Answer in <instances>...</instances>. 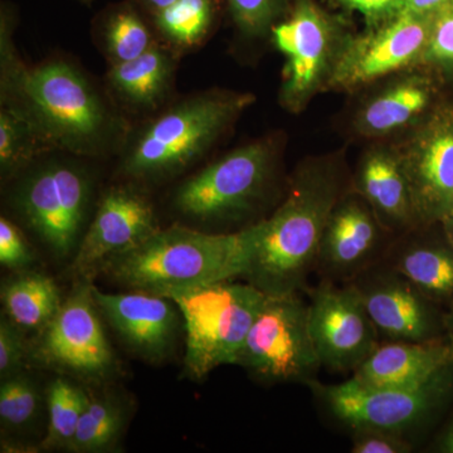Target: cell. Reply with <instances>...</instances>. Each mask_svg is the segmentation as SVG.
Returning a JSON list of instances; mask_svg holds the SVG:
<instances>
[{
	"label": "cell",
	"instance_id": "cell-1",
	"mask_svg": "<svg viewBox=\"0 0 453 453\" xmlns=\"http://www.w3.org/2000/svg\"><path fill=\"white\" fill-rule=\"evenodd\" d=\"M14 14L0 12L2 105L20 110L50 150L96 157L116 134V119L88 77L65 61L28 67L14 49Z\"/></svg>",
	"mask_w": 453,
	"mask_h": 453
},
{
	"label": "cell",
	"instance_id": "cell-2",
	"mask_svg": "<svg viewBox=\"0 0 453 453\" xmlns=\"http://www.w3.org/2000/svg\"><path fill=\"white\" fill-rule=\"evenodd\" d=\"M344 155H319L300 164L273 216L255 223V250L246 277L266 295L299 292L318 264L325 226L350 188Z\"/></svg>",
	"mask_w": 453,
	"mask_h": 453
},
{
	"label": "cell",
	"instance_id": "cell-3",
	"mask_svg": "<svg viewBox=\"0 0 453 453\" xmlns=\"http://www.w3.org/2000/svg\"><path fill=\"white\" fill-rule=\"evenodd\" d=\"M255 242L253 225L234 234H207L180 226L160 228L138 249L110 261L100 273L131 291L169 297L244 277Z\"/></svg>",
	"mask_w": 453,
	"mask_h": 453
},
{
	"label": "cell",
	"instance_id": "cell-4",
	"mask_svg": "<svg viewBox=\"0 0 453 453\" xmlns=\"http://www.w3.org/2000/svg\"><path fill=\"white\" fill-rule=\"evenodd\" d=\"M255 100L250 92L216 88L179 101L127 144L122 174L144 181L174 177L213 148Z\"/></svg>",
	"mask_w": 453,
	"mask_h": 453
},
{
	"label": "cell",
	"instance_id": "cell-5",
	"mask_svg": "<svg viewBox=\"0 0 453 453\" xmlns=\"http://www.w3.org/2000/svg\"><path fill=\"white\" fill-rule=\"evenodd\" d=\"M356 33L348 14L324 0H291L268 35L283 57L279 101L286 111L301 113L319 94L329 91Z\"/></svg>",
	"mask_w": 453,
	"mask_h": 453
},
{
	"label": "cell",
	"instance_id": "cell-6",
	"mask_svg": "<svg viewBox=\"0 0 453 453\" xmlns=\"http://www.w3.org/2000/svg\"><path fill=\"white\" fill-rule=\"evenodd\" d=\"M186 329L184 371L193 380L222 365H237L253 320L266 294L251 283L228 280L169 296Z\"/></svg>",
	"mask_w": 453,
	"mask_h": 453
},
{
	"label": "cell",
	"instance_id": "cell-7",
	"mask_svg": "<svg viewBox=\"0 0 453 453\" xmlns=\"http://www.w3.org/2000/svg\"><path fill=\"white\" fill-rule=\"evenodd\" d=\"M277 136L247 142L188 178L174 195L175 210L198 222H235L264 201L275 181Z\"/></svg>",
	"mask_w": 453,
	"mask_h": 453
},
{
	"label": "cell",
	"instance_id": "cell-8",
	"mask_svg": "<svg viewBox=\"0 0 453 453\" xmlns=\"http://www.w3.org/2000/svg\"><path fill=\"white\" fill-rule=\"evenodd\" d=\"M310 388L334 418L357 431L378 429L404 436L422 427L453 393V365L425 383L408 387H369L354 380L339 384L311 380Z\"/></svg>",
	"mask_w": 453,
	"mask_h": 453
},
{
	"label": "cell",
	"instance_id": "cell-9",
	"mask_svg": "<svg viewBox=\"0 0 453 453\" xmlns=\"http://www.w3.org/2000/svg\"><path fill=\"white\" fill-rule=\"evenodd\" d=\"M92 180L82 165L50 160L29 170L13 193L14 210L58 258L82 240Z\"/></svg>",
	"mask_w": 453,
	"mask_h": 453
},
{
	"label": "cell",
	"instance_id": "cell-10",
	"mask_svg": "<svg viewBox=\"0 0 453 453\" xmlns=\"http://www.w3.org/2000/svg\"><path fill=\"white\" fill-rule=\"evenodd\" d=\"M349 134L368 142H396L453 97V83L426 65L405 68L356 92Z\"/></svg>",
	"mask_w": 453,
	"mask_h": 453
},
{
	"label": "cell",
	"instance_id": "cell-11",
	"mask_svg": "<svg viewBox=\"0 0 453 453\" xmlns=\"http://www.w3.org/2000/svg\"><path fill=\"white\" fill-rule=\"evenodd\" d=\"M235 365L265 383L314 380L321 365L299 292L266 295Z\"/></svg>",
	"mask_w": 453,
	"mask_h": 453
},
{
	"label": "cell",
	"instance_id": "cell-12",
	"mask_svg": "<svg viewBox=\"0 0 453 453\" xmlns=\"http://www.w3.org/2000/svg\"><path fill=\"white\" fill-rule=\"evenodd\" d=\"M91 280L80 279L55 318L31 340L29 362L85 380H105L115 357L101 324Z\"/></svg>",
	"mask_w": 453,
	"mask_h": 453
},
{
	"label": "cell",
	"instance_id": "cell-13",
	"mask_svg": "<svg viewBox=\"0 0 453 453\" xmlns=\"http://www.w3.org/2000/svg\"><path fill=\"white\" fill-rule=\"evenodd\" d=\"M434 17L402 12L384 25L356 33L329 91L354 95L405 68L421 65Z\"/></svg>",
	"mask_w": 453,
	"mask_h": 453
},
{
	"label": "cell",
	"instance_id": "cell-14",
	"mask_svg": "<svg viewBox=\"0 0 453 453\" xmlns=\"http://www.w3.org/2000/svg\"><path fill=\"white\" fill-rule=\"evenodd\" d=\"M419 226L453 213V97L421 127L396 140Z\"/></svg>",
	"mask_w": 453,
	"mask_h": 453
},
{
	"label": "cell",
	"instance_id": "cell-15",
	"mask_svg": "<svg viewBox=\"0 0 453 453\" xmlns=\"http://www.w3.org/2000/svg\"><path fill=\"white\" fill-rule=\"evenodd\" d=\"M309 327L321 366L354 372L380 344V336L354 283L324 282L311 294Z\"/></svg>",
	"mask_w": 453,
	"mask_h": 453
},
{
	"label": "cell",
	"instance_id": "cell-16",
	"mask_svg": "<svg viewBox=\"0 0 453 453\" xmlns=\"http://www.w3.org/2000/svg\"><path fill=\"white\" fill-rule=\"evenodd\" d=\"M159 229L153 204L144 195L135 188H110L77 247L73 273L91 280L110 261L138 249Z\"/></svg>",
	"mask_w": 453,
	"mask_h": 453
},
{
	"label": "cell",
	"instance_id": "cell-17",
	"mask_svg": "<svg viewBox=\"0 0 453 453\" xmlns=\"http://www.w3.org/2000/svg\"><path fill=\"white\" fill-rule=\"evenodd\" d=\"M353 282L384 342H425L445 338V314L395 268H368Z\"/></svg>",
	"mask_w": 453,
	"mask_h": 453
},
{
	"label": "cell",
	"instance_id": "cell-18",
	"mask_svg": "<svg viewBox=\"0 0 453 453\" xmlns=\"http://www.w3.org/2000/svg\"><path fill=\"white\" fill-rule=\"evenodd\" d=\"M92 291L100 314L135 356L154 363L169 356L183 319L174 301L142 291Z\"/></svg>",
	"mask_w": 453,
	"mask_h": 453
},
{
	"label": "cell",
	"instance_id": "cell-19",
	"mask_svg": "<svg viewBox=\"0 0 453 453\" xmlns=\"http://www.w3.org/2000/svg\"><path fill=\"white\" fill-rule=\"evenodd\" d=\"M386 232L371 205L350 184L330 214L316 265L339 279L359 276L369 267Z\"/></svg>",
	"mask_w": 453,
	"mask_h": 453
},
{
	"label": "cell",
	"instance_id": "cell-20",
	"mask_svg": "<svg viewBox=\"0 0 453 453\" xmlns=\"http://www.w3.org/2000/svg\"><path fill=\"white\" fill-rule=\"evenodd\" d=\"M351 188L371 205L387 232L407 234L419 228L398 146L369 142L360 155Z\"/></svg>",
	"mask_w": 453,
	"mask_h": 453
},
{
	"label": "cell",
	"instance_id": "cell-21",
	"mask_svg": "<svg viewBox=\"0 0 453 453\" xmlns=\"http://www.w3.org/2000/svg\"><path fill=\"white\" fill-rule=\"evenodd\" d=\"M453 365L446 338L432 342H384L372 350L351 380L369 387H408L425 383Z\"/></svg>",
	"mask_w": 453,
	"mask_h": 453
},
{
	"label": "cell",
	"instance_id": "cell-22",
	"mask_svg": "<svg viewBox=\"0 0 453 453\" xmlns=\"http://www.w3.org/2000/svg\"><path fill=\"white\" fill-rule=\"evenodd\" d=\"M175 53L157 43L144 55L111 65L107 82L119 101L136 111L157 109L172 88Z\"/></svg>",
	"mask_w": 453,
	"mask_h": 453
},
{
	"label": "cell",
	"instance_id": "cell-23",
	"mask_svg": "<svg viewBox=\"0 0 453 453\" xmlns=\"http://www.w3.org/2000/svg\"><path fill=\"white\" fill-rule=\"evenodd\" d=\"M407 234L411 238L396 247L390 267L437 305L453 303V247L445 234L428 238Z\"/></svg>",
	"mask_w": 453,
	"mask_h": 453
},
{
	"label": "cell",
	"instance_id": "cell-24",
	"mask_svg": "<svg viewBox=\"0 0 453 453\" xmlns=\"http://www.w3.org/2000/svg\"><path fill=\"white\" fill-rule=\"evenodd\" d=\"M4 315L25 332L38 333L61 309L55 280L37 271H16L2 285Z\"/></svg>",
	"mask_w": 453,
	"mask_h": 453
},
{
	"label": "cell",
	"instance_id": "cell-25",
	"mask_svg": "<svg viewBox=\"0 0 453 453\" xmlns=\"http://www.w3.org/2000/svg\"><path fill=\"white\" fill-rule=\"evenodd\" d=\"M222 7L223 0H178L149 18L157 37L175 53L207 40Z\"/></svg>",
	"mask_w": 453,
	"mask_h": 453
},
{
	"label": "cell",
	"instance_id": "cell-26",
	"mask_svg": "<svg viewBox=\"0 0 453 453\" xmlns=\"http://www.w3.org/2000/svg\"><path fill=\"white\" fill-rule=\"evenodd\" d=\"M144 14L131 0L104 12L101 41L110 65L138 58L157 43L153 26L146 22Z\"/></svg>",
	"mask_w": 453,
	"mask_h": 453
},
{
	"label": "cell",
	"instance_id": "cell-27",
	"mask_svg": "<svg viewBox=\"0 0 453 453\" xmlns=\"http://www.w3.org/2000/svg\"><path fill=\"white\" fill-rule=\"evenodd\" d=\"M50 149L28 118L9 105L0 109V172L11 178L29 168L38 155Z\"/></svg>",
	"mask_w": 453,
	"mask_h": 453
},
{
	"label": "cell",
	"instance_id": "cell-28",
	"mask_svg": "<svg viewBox=\"0 0 453 453\" xmlns=\"http://www.w3.org/2000/svg\"><path fill=\"white\" fill-rule=\"evenodd\" d=\"M125 425L124 408L109 396H89L83 407L73 452L97 453L113 449Z\"/></svg>",
	"mask_w": 453,
	"mask_h": 453
},
{
	"label": "cell",
	"instance_id": "cell-29",
	"mask_svg": "<svg viewBox=\"0 0 453 453\" xmlns=\"http://www.w3.org/2000/svg\"><path fill=\"white\" fill-rule=\"evenodd\" d=\"M88 395L73 381L58 378L47 390L49 428L42 442L43 449H73L83 407Z\"/></svg>",
	"mask_w": 453,
	"mask_h": 453
},
{
	"label": "cell",
	"instance_id": "cell-30",
	"mask_svg": "<svg viewBox=\"0 0 453 453\" xmlns=\"http://www.w3.org/2000/svg\"><path fill=\"white\" fill-rule=\"evenodd\" d=\"M42 395L40 387L25 371L2 380L0 422L3 429L25 431L38 418Z\"/></svg>",
	"mask_w": 453,
	"mask_h": 453
},
{
	"label": "cell",
	"instance_id": "cell-31",
	"mask_svg": "<svg viewBox=\"0 0 453 453\" xmlns=\"http://www.w3.org/2000/svg\"><path fill=\"white\" fill-rule=\"evenodd\" d=\"M232 22L249 40L268 37L282 19L291 0H225Z\"/></svg>",
	"mask_w": 453,
	"mask_h": 453
},
{
	"label": "cell",
	"instance_id": "cell-32",
	"mask_svg": "<svg viewBox=\"0 0 453 453\" xmlns=\"http://www.w3.org/2000/svg\"><path fill=\"white\" fill-rule=\"evenodd\" d=\"M421 64L453 83V3L434 17Z\"/></svg>",
	"mask_w": 453,
	"mask_h": 453
},
{
	"label": "cell",
	"instance_id": "cell-33",
	"mask_svg": "<svg viewBox=\"0 0 453 453\" xmlns=\"http://www.w3.org/2000/svg\"><path fill=\"white\" fill-rule=\"evenodd\" d=\"M31 340L27 333L4 314L0 319V378L25 371L29 362Z\"/></svg>",
	"mask_w": 453,
	"mask_h": 453
},
{
	"label": "cell",
	"instance_id": "cell-34",
	"mask_svg": "<svg viewBox=\"0 0 453 453\" xmlns=\"http://www.w3.org/2000/svg\"><path fill=\"white\" fill-rule=\"evenodd\" d=\"M329 7L363 18L365 29L384 25L403 12L405 0H324Z\"/></svg>",
	"mask_w": 453,
	"mask_h": 453
},
{
	"label": "cell",
	"instance_id": "cell-35",
	"mask_svg": "<svg viewBox=\"0 0 453 453\" xmlns=\"http://www.w3.org/2000/svg\"><path fill=\"white\" fill-rule=\"evenodd\" d=\"M31 246L27 242L25 235L11 220L0 219V264L3 267L14 271L27 270L32 264Z\"/></svg>",
	"mask_w": 453,
	"mask_h": 453
},
{
	"label": "cell",
	"instance_id": "cell-36",
	"mask_svg": "<svg viewBox=\"0 0 453 453\" xmlns=\"http://www.w3.org/2000/svg\"><path fill=\"white\" fill-rule=\"evenodd\" d=\"M353 453H408L412 445L402 434L378 429H357L351 443Z\"/></svg>",
	"mask_w": 453,
	"mask_h": 453
},
{
	"label": "cell",
	"instance_id": "cell-37",
	"mask_svg": "<svg viewBox=\"0 0 453 453\" xmlns=\"http://www.w3.org/2000/svg\"><path fill=\"white\" fill-rule=\"evenodd\" d=\"M452 3L453 0H405L403 12L417 16L434 17Z\"/></svg>",
	"mask_w": 453,
	"mask_h": 453
},
{
	"label": "cell",
	"instance_id": "cell-38",
	"mask_svg": "<svg viewBox=\"0 0 453 453\" xmlns=\"http://www.w3.org/2000/svg\"><path fill=\"white\" fill-rule=\"evenodd\" d=\"M134 4L138 5L145 16L150 17L157 12L163 11L164 8L174 4L178 0H131Z\"/></svg>",
	"mask_w": 453,
	"mask_h": 453
},
{
	"label": "cell",
	"instance_id": "cell-39",
	"mask_svg": "<svg viewBox=\"0 0 453 453\" xmlns=\"http://www.w3.org/2000/svg\"><path fill=\"white\" fill-rule=\"evenodd\" d=\"M437 449L440 452L453 453V417L443 434H441Z\"/></svg>",
	"mask_w": 453,
	"mask_h": 453
},
{
	"label": "cell",
	"instance_id": "cell-40",
	"mask_svg": "<svg viewBox=\"0 0 453 453\" xmlns=\"http://www.w3.org/2000/svg\"><path fill=\"white\" fill-rule=\"evenodd\" d=\"M445 338L453 351V303L451 308L445 314Z\"/></svg>",
	"mask_w": 453,
	"mask_h": 453
},
{
	"label": "cell",
	"instance_id": "cell-41",
	"mask_svg": "<svg viewBox=\"0 0 453 453\" xmlns=\"http://www.w3.org/2000/svg\"><path fill=\"white\" fill-rule=\"evenodd\" d=\"M441 228H442L443 234L449 241V244L453 247V213L449 214L447 219H443L440 223Z\"/></svg>",
	"mask_w": 453,
	"mask_h": 453
},
{
	"label": "cell",
	"instance_id": "cell-42",
	"mask_svg": "<svg viewBox=\"0 0 453 453\" xmlns=\"http://www.w3.org/2000/svg\"><path fill=\"white\" fill-rule=\"evenodd\" d=\"M83 2H91V0H83Z\"/></svg>",
	"mask_w": 453,
	"mask_h": 453
}]
</instances>
